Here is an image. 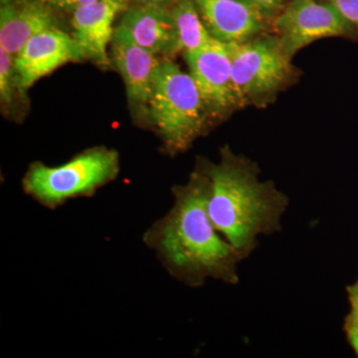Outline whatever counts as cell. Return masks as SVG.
I'll return each mask as SVG.
<instances>
[{
	"instance_id": "6da1fadb",
	"label": "cell",
	"mask_w": 358,
	"mask_h": 358,
	"mask_svg": "<svg viewBox=\"0 0 358 358\" xmlns=\"http://www.w3.org/2000/svg\"><path fill=\"white\" fill-rule=\"evenodd\" d=\"M173 204L143 234L167 273L179 282L199 288L208 280L239 282L243 257L216 229L208 212L210 178L203 159L189 180L173 188Z\"/></svg>"
},
{
	"instance_id": "7a4b0ae2",
	"label": "cell",
	"mask_w": 358,
	"mask_h": 358,
	"mask_svg": "<svg viewBox=\"0 0 358 358\" xmlns=\"http://www.w3.org/2000/svg\"><path fill=\"white\" fill-rule=\"evenodd\" d=\"M210 178L208 212L221 235L244 259L258 246L259 236L282 230L289 199L272 181L259 179L255 162L221 150L218 164L204 160Z\"/></svg>"
},
{
	"instance_id": "3957f363",
	"label": "cell",
	"mask_w": 358,
	"mask_h": 358,
	"mask_svg": "<svg viewBox=\"0 0 358 358\" xmlns=\"http://www.w3.org/2000/svg\"><path fill=\"white\" fill-rule=\"evenodd\" d=\"M148 112L169 155L185 152L205 133L208 112L192 75L169 59L160 61Z\"/></svg>"
},
{
	"instance_id": "277c9868",
	"label": "cell",
	"mask_w": 358,
	"mask_h": 358,
	"mask_svg": "<svg viewBox=\"0 0 358 358\" xmlns=\"http://www.w3.org/2000/svg\"><path fill=\"white\" fill-rule=\"evenodd\" d=\"M119 173L117 150L94 148L62 166L34 162L23 178L22 187L37 203L54 210L68 200L93 196L103 185L115 180Z\"/></svg>"
},
{
	"instance_id": "5b68a950",
	"label": "cell",
	"mask_w": 358,
	"mask_h": 358,
	"mask_svg": "<svg viewBox=\"0 0 358 358\" xmlns=\"http://www.w3.org/2000/svg\"><path fill=\"white\" fill-rule=\"evenodd\" d=\"M227 48L240 106L274 95L291 79L292 57L278 38H254Z\"/></svg>"
},
{
	"instance_id": "8992f818",
	"label": "cell",
	"mask_w": 358,
	"mask_h": 358,
	"mask_svg": "<svg viewBox=\"0 0 358 358\" xmlns=\"http://www.w3.org/2000/svg\"><path fill=\"white\" fill-rule=\"evenodd\" d=\"M280 43L289 56L315 40L357 34L329 2L293 0L275 21Z\"/></svg>"
},
{
	"instance_id": "52a82bcc",
	"label": "cell",
	"mask_w": 358,
	"mask_h": 358,
	"mask_svg": "<svg viewBox=\"0 0 358 358\" xmlns=\"http://www.w3.org/2000/svg\"><path fill=\"white\" fill-rule=\"evenodd\" d=\"M185 56L208 115L220 117L240 106L227 44L214 39L201 50Z\"/></svg>"
},
{
	"instance_id": "ba28073f",
	"label": "cell",
	"mask_w": 358,
	"mask_h": 358,
	"mask_svg": "<svg viewBox=\"0 0 358 358\" xmlns=\"http://www.w3.org/2000/svg\"><path fill=\"white\" fill-rule=\"evenodd\" d=\"M84 58L73 36L58 27L35 35L14 59L18 92L24 95L42 77L66 63Z\"/></svg>"
},
{
	"instance_id": "9c48e42d",
	"label": "cell",
	"mask_w": 358,
	"mask_h": 358,
	"mask_svg": "<svg viewBox=\"0 0 358 358\" xmlns=\"http://www.w3.org/2000/svg\"><path fill=\"white\" fill-rule=\"evenodd\" d=\"M128 7V0H96L73 11V38L85 58L100 67H110L108 45L112 42L115 16Z\"/></svg>"
},
{
	"instance_id": "30bf717a",
	"label": "cell",
	"mask_w": 358,
	"mask_h": 358,
	"mask_svg": "<svg viewBox=\"0 0 358 358\" xmlns=\"http://www.w3.org/2000/svg\"><path fill=\"white\" fill-rule=\"evenodd\" d=\"M112 58L126 84L131 107L148 110L152 85L162 60L152 52L136 44L121 27L115 29L113 36Z\"/></svg>"
},
{
	"instance_id": "8fae6325",
	"label": "cell",
	"mask_w": 358,
	"mask_h": 358,
	"mask_svg": "<svg viewBox=\"0 0 358 358\" xmlns=\"http://www.w3.org/2000/svg\"><path fill=\"white\" fill-rule=\"evenodd\" d=\"M204 24L222 43H244L265 29V16L243 0H194Z\"/></svg>"
},
{
	"instance_id": "7c38bea8",
	"label": "cell",
	"mask_w": 358,
	"mask_h": 358,
	"mask_svg": "<svg viewBox=\"0 0 358 358\" xmlns=\"http://www.w3.org/2000/svg\"><path fill=\"white\" fill-rule=\"evenodd\" d=\"M0 11V47L14 59L35 35L57 27L51 7L42 0L3 2Z\"/></svg>"
},
{
	"instance_id": "4fadbf2b",
	"label": "cell",
	"mask_w": 358,
	"mask_h": 358,
	"mask_svg": "<svg viewBox=\"0 0 358 358\" xmlns=\"http://www.w3.org/2000/svg\"><path fill=\"white\" fill-rule=\"evenodd\" d=\"M119 27L157 56H171L179 51L173 15L164 6L138 4L124 13Z\"/></svg>"
},
{
	"instance_id": "5bb4252c",
	"label": "cell",
	"mask_w": 358,
	"mask_h": 358,
	"mask_svg": "<svg viewBox=\"0 0 358 358\" xmlns=\"http://www.w3.org/2000/svg\"><path fill=\"white\" fill-rule=\"evenodd\" d=\"M171 13L176 25L179 51H199L213 41L194 0H178Z\"/></svg>"
},
{
	"instance_id": "9a60e30c",
	"label": "cell",
	"mask_w": 358,
	"mask_h": 358,
	"mask_svg": "<svg viewBox=\"0 0 358 358\" xmlns=\"http://www.w3.org/2000/svg\"><path fill=\"white\" fill-rule=\"evenodd\" d=\"M16 90L18 91L14 58L6 49L0 47V99L2 105L10 107Z\"/></svg>"
},
{
	"instance_id": "2e32d148",
	"label": "cell",
	"mask_w": 358,
	"mask_h": 358,
	"mask_svg": "<svg viewBox=\"0 0 358 358\" xmlns=\"http://www.w3.org/2000/svg\"><path fill=\"white\" fill-rule=\"evenodd\" d=\"M350 312L345 317L343 331L348 343L358 357V278L357 281L346 288Z\"/></svg>"
},
{
	"instance_id": "e0dca14e",
	"label": "cell",
	"mask_w": 358,
	"mask_h": 358,
	"mask_svg": "<svg viewBox=\"0 0 358 358\" xmlns=\"http://www.w3.org/2000/svg\"><path fill=\"white\" fill-rule=\"evenodd\" d=\"M350 23L358 34V0H327Z\"/></svg>"
},
{
	"instance_id": "ac0fdd59",
	"label": "cell",
	"mask_w": 358,
	"mask_h": 358,
	"mask_svg": "<svg viewBox=\"0 0 358 358\" xmlns=\"http://www.w3.org/2000/svg\"><path fill=\"white\" fill-rule=\"evenodd\" d=\"M286 0H252V3L266 18L274 15L284 6Z\"/></svg>"
},
{
	"instance_id": "d6986e66",
	"label": "cell",
	"mask_w": 358,
	"mask_h": 358,
	"mask_svg": "<svg viewBox=\"0 0 358 358\" xmlns=\"http://www.w3.org/2000/svg\"><path fill=\"white\" fill-rule=\"evenodd\" d=\"M47 6L60 10H76L80 7L92 3L96 0H42Z\"/></svg>"
},
{
	"instance_id": "ffe728a7",
	"label": "cell",
	"mask_w": 358,
	"mask_h": 358,
	"mask_svg": "<svg viewBox=\"0 0 358 358\" xmlns=\"http://www.w3.org/2000/svg\"><path fill=\"white\" fill-rule=\"evenodd\" d=\"M138 2V4H143V6H169L171 3H176L178 0H134Z\"/></svg>"
},
{
	"instance_id": "44dd1931",
	"label": "cell",
	"mask_w": 358,
	"mask_h": 358,
	"mask_svg": "<svg viewBox=\"0 0 358 358\" xmlns=\"http://www.w3.org/2000/svg\"><path fill=\"white\" fill-rule=\"evenodd\" d=\"M243 1H246V2H248V3L253 4V3H252V0H243ZM253 6H254V4H253Z\"/></svg>"
}]
</instances>
